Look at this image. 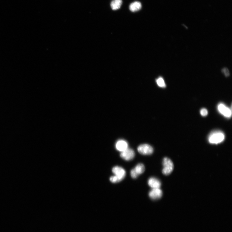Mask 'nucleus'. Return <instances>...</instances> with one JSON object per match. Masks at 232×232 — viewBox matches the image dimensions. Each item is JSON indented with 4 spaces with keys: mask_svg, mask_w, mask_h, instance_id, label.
Listing matches in <instances>:
<instances>
[{
    "mask_svg": "<svg viewBox=\"0 0 232 232\" xmlns=\"http://www.w3.org/2000/svg\"><path fill=\"white\" fill-rule=\"evenodd\" d=\"M225 139L224 134L222 132L216 131L212 132L208 138L209 142L212 144H217L223 141Z\"/></svg>",
    "mask_w": 232,
    "mask_h": 232,
    "instance_id": "nucleus-1",
    "label": "nucleus"
},
{
    "mask_svg": "<svg viewBox=\"0 0 232 232\" xmlns=\"http://www.w3.org/2000/svg\"><path fill=\"white\" fill-rule=\"evenodd\" d=\"M164 168L162 170V173L164 175H168L170 174L173 170L174 166L173 162L168 158L165 157L162 162Z\"/></svg>",
    "mask_w": 232,
    "mask_h": 232,
    "instance_id": "nucleus-2",
    "label": "nucleus"
},
{
    "mask_svg": "<svg viewBox=\"0 0 232 232\" xmlns=\"http://www.w3.org/2000/svg\"><path fill=\"white\" fill-rule=\"evenodd\" d=\"M137 150L139 153L144 155H151L154 151L152 147L147 144H144L139 146L137 148Z\"/></svg>",
    "mask_w": 232,
    "mask_h": 232,
    "instance_id": "nucleus-3",
    "label": "nucleus"
},
{
    "mask_svg": "<svg viewBox=\"0 0 232 232\" xmlns=\"http://www.w3.org/2000/svg\"><path fill=\"white\" fill-rule=\"evenodd\" d=\"M113 173L115 174L120 181H121L124 178L126 175V171L121 167L116 166L113 168Z\"/></svg>",
    "mask_w": 232,
    "mask_h": 232,
    "instance_id": "nucleus-4",
    "label": "nucleus"
},
{
    "mask_svg": "<svg viewBox=\"0 0 232 232\" xmlns=\"http://www.w3.org/2000/svg\"><path fill=\"white\" fill-rule=\"evenodd\" d=\"M121 157L126 161H130L133 159L135 156V152L130 148H127V149L122 152L120 155Z\"/></svg>",
    "mask_w": 232,
    "mask_h": 232,
    "instance_id": "nucleus-5",
    "label": "nucleus"
},
{
    "mask_svg": "<svg viewBox=\"0 0 232 232\" xmlns=\"http://www.w3.org/2000/svg\"><path fill=\"white\" fill-rule=\"evenodd\" d=\"M218 109L219 112L224 117L228 118L231 117L232 114L231 110L224 104H220L218 106Z\"/></svg>",
    "mask_w": 232,
    "mask_h": 232,
    "instance_id": "nucleus-6",
    "label": "nucleus"
},
{
    "mask_svg": "<svg viewBox=\"0 0 232 232\" xmlns=\"http://www.w3.org/2000/svg\"><path fill=\"white\" fill-rule=\"evenodd\" d=\"M162 195V191L160 188L152 189L149 193V197L153 200H157L160 199Z\"/></svg>",
    "mask_w": 232,
    "mask_h": 232,
    "instance_id": "nucleus-7",
    "label": "nucleus"
},
{
    "mask_svg": "<svg viewBox=\"0 0 232 232\" xmlns=\"http://www.w3.org/2000/svg\"><path fill=\"white\" fill-rule=\"evenodd\" d=\"M115 147L118 150L122 152L128 148V143L124 140H119L116 143Z\"/></svg>",
    "mask_w": 232,
    "mask_h": 232,
    "instance_id": "nucleus-8",
    "label": "nucleus"
},
{
    "mask_svg": "<svg viewBox=\"0 0 232 232\" xmlns=\"http://www.w3.org/2000/svg\"><path fill=\"white\" fill-rule=\"evenodd\" d=\"M148 184L152 189L160 188L161 186V183L160 181L154 177L149 178L148 180Z\"/></svg>",
    "mask_w": 232,
    "mask_h": 232,
    "instance_id": "nucleus-9",
    "label": "nucleus"
},
{
    "mask_svg": "<svg viewBox=\"0 0 232 232\" xmlns=\"http://www.w3.org/2000/svg\"><path fill=\"white\" fill-rule=\"evenodd\" d=\"M142 8V4L139 2H134L130 5L129 9L132 12H135L140 10Z\"/></svg>",
    "mask_w": 232,
    "mask_h": 232,
    "instance_id": "nucleus-10",
    "label": "nucleus"
},
{
    "mask_svg": "<svg viewBox=\"0 0 232 232\" xmlns=\"http://www.w3.org/2000/svg\"><path fill=\"white\" fill-rule=\"evenodd\" d=\"M122 0H113L111 3V7L113 10H117L121 7Z\"/></svg>",
    "mask_w": 232,
    "mask_h": 232,
    "instance_id": "nucleus-11",
    "label": "nucleus"
},
{
    "mask_svg": "<svg viewBox=\"0 0 232 232\" xmlns=\"http://www.w3.org/2000/svg\"><path fill=\"white\" fill-rule=\"evenodd\" d=\"M134 169L137 174L139 175L144 172L145 167L142 164L140 163L138 164Z\"/></svg>",
    "mask_w": 232,
    "mask_h": 232,
    "instance_id": "nucleus-12",
    "label": "nucleus"
},
{
    "mask_svg": "<svg viewBox=\"0 0 232 232\" xmlns=\"http://www.w3.org/2000/svg\"><path fill=\"white\" fill-rule=\"evenodd\" d=\"M156 83L158 85L161 87H165L166 86L165 83L163 78L159 77L156 80Z\"/></svg>",
    "mask_w": 232,
    "mask_h": 232,
    "instance_id": "nucleus-13",
    "label": "nucleus"
},
{
    "mask_svg": "<svg viewBox=\"0 0 232 232\" xmlns=\"http://www.w3.org/2000/svg\"><path fill=\"white\" fill-rule=\"evenodd\" d=\"M110 180L111 183H116L120 182L119 180L115 176H111L110 178Z\"/></svg>",
    "mask_w": 232,
    "mask_h": 232,
    "instance_id": "nucleus-14",
    "label": "nucleus"
},
{
    "mask_svg": "<svg viewBox=\"0 0 232 232\" xmlns=\"http://www.w3.org/2000/svg\"><path fill=\"white\" fill-rule=\"evenodd\" d=\"M130 174L132 178L133 179L136 178L139 175L134 169H132L131 171Z\"/></svg>",
    "mask_w": 232,
    "mask_h": 232,
    "instance_id": "nucleus-15",
    "label": "nucleus"
},
{
    "mask_svg": "<svg viewBox=\"0 0 232 232\" xmlns=\"http://www.w3.org/2000/svg\"><path fill=\"white\" fill-rule=\"evenodd\" d=\"M222 72L224 74L225 76L226 77H228L230 75L229 70L227 68H224L222 70Z\"/></svg>",
    "mask_w": 232,
    "mask_h": 232,
    "instance_id": "nucleus-16",
    "label": "nucleus"
},
{
    "mask_svg": "<svg viewBox=\"0 0 232 232\" xmlns=\"http://www.w3.org/2000/svg\"><path fill=\"white\" fill-rule=\"evenodd\" d=\"M200 113L202 116L205 117L208 114V111L205 108H203L201 110Z\"/></svg>",
    "mask_w": 232,
    "mask_h": 232,
    "instance_id": "nucleus-17",
    "label": "nucleus"
}]
</instances>
